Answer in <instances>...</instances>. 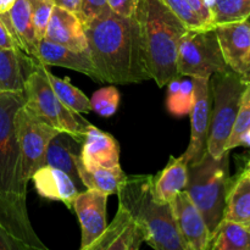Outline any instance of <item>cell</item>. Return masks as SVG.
I'll return each instance as SVG.
<instances>
[{"instance_id": "4dcf8cb0", "label": "cell", "mask_w": 250, "mask_h": 250, "mask_svg": "<svg viewBox=\"0 0 250 250\" xmlns=\"http://www.w3.org/2000/svg\"><path fill=\"white\" fill-rule=\"evenodd\" d=\"M93 111L102 117H111L120 105V92L115 85L103 87L93 93L90 99Z\"/></svg>"}, {"instance_id": "8992f818", "label": "cell", "mask_w": 250, "mask_h": 250, "mask_svg": "<svg viewBox=\"0 0 250 250\" xmlns=\"http://www.w3.org/2000/svg\"><path fill=\"white\" fill-rule=\"evenodd\" d=\"M46 66L39 63L24 85V105L60 132H66L78 141L84 138L89 122L60 102L45 73Z\"/></svg>"}, {"instance_id": "4fadbf2b", "label": "cell", "mask_w": 250, "mask_h": 250, "mask_svg": "<svg viewBox=\"0 0 250 250\" xmlns=\"http://www.w3.org/2000/svg\"><path fill=\"white\" fill-rule=\"evenodd\" d=\"M146 242V232L128 210L119 205L111 224L88 250H138Z\"/></svg>"}, {"instance_id": "5bb4252c", "label": "cell", "mask_w": 250, "mask_h": 250, "mask_svg": "<svg viewBox=\"0 0 250 250\" xmlns=\"http://www.w3.org/2000/svg\"><path fill=\"white\" fill-rule=\"evenodd\" d=\"M107 197L102 192L85 189L78 193L73 210L81 225V250H88L106 227Z\"/></svg>"}, {"instance_id": "1f68e13d", "label": "cell", "mask_w": 250, "mask_h": 250, "mask_svg": "<svg viewBox=\"0 0 250 250\" xmlns=\"http://www.w3.org/2000/svg\"><path fill=\"white\" fill-rule=\"evenodd\" d=\"M29 4H31L32 21H33L37 39L41 41L45 37L46 27L55 2L53 0H29Z\"/></svg>"}, {"instance_id": "d6986e66", "label": "cell", "mask_w": 250, "mask_h": 250, "mask_svg": "<svg viewBox=\"0 0 250 250\" xmlns=\"http://www.w3.org/2000/svg\"><path fill=\"white\" fill-rule=\"evenodd\" d=\"M36 58L45 66H59L68 70L77 71L93 80L99 81L97 70L93 65L89 49L84 51H75L66 46L56 44L49 39L39 41Z\"/></svg>"}, {"instance_id": "8d00e7d4", "label": "cell", "mask_w": 250, "mask_h": 250, "mask_svg": "<svg viewBox=\"0 0 250 250\" xmlns=\"http://www.w3.org/2000/svg\"><path fill=\"white\" fill-rule=\"evenodd\" d=\"M10 48H19V45H17L16 41H15V38L12 37L11 32L9 31L7 26L5 24L4 20L0 16V49Z\"/></svg>"}, {"instance_id": "83f0119b", "label": "cell", "mask_w": 250, "mask_h": 250, "mask_svg": "<svg viewBox=\"0 0 250 250\" xmlns=\"http://www.w3.org/2000/svg\"><path fill=\"white\" fill-rule=\"evenodd\" d=\"M45 73L54 93L65 106L77 114H88L89 111H92L90 99H88L87 95L82 90L75 87L68 78L56 77L46 68Z\"/></svg>"}, {"instance_id": "9a60e30c", "label": "cell", "mask_w": 250, "mask_h": 250, "mask_svg": "<svg viewBox=\"0 0 250 250\" xmlns=\"http://www.w3.org/2000/svg\"><path fill=\"white\" fill-rule=\"evenodd\" d=\"M214 29L227 66L242 75L247 67L246 58L250 51V22L246 20L217 24Z\"/></svg>"}, {"instance_id": "836d02e7", "label": "cell", "mask_w": 250, "mask_h": 250, "mask_svg": "<svg viewBox=\"0 0 250 250\" xmlns=\"http://www.w3.org/2000/svg\"><path fill=\"white\" fill-rule=\"evenodd\" d=\"M111 11L107 4V0H81L78 19L85 26L89 22L103 17Z\"/></svg>"}, {"instance_id": "6da1fadb", "label": "cell", "mask_w": 250, "mask_h": 250, "mask_svg": "<svg viewBox=\"0 0 250 250\" xmlns=\"http://www.w3.org/2000/svg\"><path fill=\"white\" fill-rule=\"evenodd\" d=\"M84 31L99 82L131 84L151 80L136 16L110 11L85 24Z\"/></svg>"}, {"instance_id": "f546056e", "label": "cell", "mask_w": 250, "mask_h": 250, "mask_svg": "<svg viewBox=\"0 0 250 250\" xmlns=\"http://www.w3.org/2000/svg\"><path fill=\"white\" fill-rule=\"evenodd\" d=\"M250 128V85L247 84L243 94L241 98L238 112H237L236 121H234L233 128H232L229 138L226 143V150L229 151L232 149L239 146V141L242 136Z\"/></svg>"}, {"instance_id": "d6a6232c", "label": "cell", "mask_w": 250, "mask_h": 250, "mask_svg": "<svg viewBox=\"0 0 250 250\" xmlns=\"http://www.w3.org/2000/svg\"><path fill=\"white\" fill-rule=\"evenodd\" d=\"M168 9L187 26L188 29H203L212 28L208 26L197 14L192 10L186 0H163Z\"/></svg>"}, {"instance_id": "b9f144b4", "label": "cell", "mask_w": 250, "mask_h": 250, "mask_svg": "<svg viewBox=\"0 0 250 250\" xmlns=\"http://www.w3.org/2000/svg\"><path fill=\"white\" fill-rule=\"evenodd\" d=\"M246 65H247V66L250 65V51H249L248 56H247V58H246Z\"/></svg>"}, {"instance_id": "277c9868", "label": "cell", "mask_w": 250, "mask_h": 250, "mask_svg": "<svg viewBox=\"0 0 250 250\" xmlns=\"http://www.w3.org/2000/svg\"><path fill=\"white\" fill-rule=\"evenodd\" d=\"M229 188V151L220 158L207 151L198 163L188 165L185 190L204 217L211 239L224 220Z\"/></svg>"}, {"instance_id": "4316f807", "label": "cell", "mask_w": 250, "mask_h": 250, "mask_svg": "<svg viewBox=\"0 0 250 250\" xmlns=\"http://www.w3.org/2000/svg\"><path fill=\"white\" fill-rule=\"evenodd\" d=\"M167 109L176 116L189 115L194 103V83L192 77L182 78L177 75L167 83Z\"/></svg>"}, {"instance_id": "60d3db41", "label": "cell", "mask_w": 250, "mask_h": 250, "mask_svg": "<svg viewBox=\"0 0 250 250\" xmlns=\"http://www.w3.org/2000/svg\"><path fill=\"white\" fill-rule=\"evenodd\" d=\"M242 78L244 80V82L247 83V84L250 85V65L247 66L246 68H244V71L242 72Z\"/></svg>"}, {"instance_id": "e575fe53", "label": "cell", "mask_w": 250, "mask_h": 250, "mask_svg": "<svg viewBox=\"0 0 250 250\" xmlns=\"http://www.w3.org/2000/svg\"><path fill=\"white\" fill-rule=\"evenodd\" d=\"M110 10L122 17H134L138 0H107Z\"/></svg>"}, {"instance_id": "d4e9b609", "label": "cell", "mask_w": 250, "mask_h": 250, "mask_svg": "<svg viewBox=\"0 0 250 250\" xmlns=\"http://www.w3.org/2000/svg\"><path fill=\"white\" fill-rule=\"evenodd\" d=\"M224 220L248 225L250 222V171L246 170L229 185Z\"/></svg>"}, {"instance_id": "d590c367", "label": "cell", "mask_w": 250, "mask_h": 250, "mask_svg": "<svg viewBox=\"0 0 250 250\" xmlns=\"http://www.w3.org/2000/svg\"><path fill=\"white\" fill-rule=\"evenodd\" d=\"M188 2L193 11L210 27H214L212 24V12L210 9V5L207 0H186Z\"/></svg>"}, {"instance_id": "603a6c76", "label": "cell", "mask_w": 250, "mask_h": 250, "mask_svg": "<svg viewBox=\"0 0 250 250\" xmlns=\"http://www.w3.org/2000/svg\"><path fill=\"white\" fill-rule=\"evenodd\" d=\"M188 181V163L185 155L170 156L167 165L153 176V195L161 204H171L176 195L185 190Z\"/></svg>"}, {"instance_id": "cb8c5ba5", "label": "cell", "mask_w": 250, "mask_h": 250, "mask_svg": "<svg viewBox=\"0 0 250 250\" xmlns=\"http://www.w3.org/2000/svg\"><path fill=\"white\" fill-rule=\"evenodd\" d=\"M76 166H77L81 182L84 186L85 189L98 190L106 195L117 194L127 177L120 166L111 168L98 167V166L85 168L81 160V156H78L76 160Z\"/></svg>"}, {"instance_id": "f35d334b", "label": "cell", "mask_w": 250, "mask_h": 250, "mask_svg": "<svg viewBox=\"0 0 250 250\" xmlns=\"http://www.w3.org/2000/svg\"><path fill=\"white\" fill-rule=\"evenodd\" d=\"M16 0H0V15L7 14L14 6Z\"/></svg>"}, {"instance_id": "8fae6325", "label": "cell", "mask_w": 250, "mask_h": 250, "mask_svg": "<svg viewBox=\"0 0 250 250\" xmlns=\"http://www.w3.org/2000/svg\"><path fill=\"white\" fill-rule=\"evenodd\" d=\"M194 83V103L190 110V141L183 153L188 165L198 163L207 153L208 134L211 112L210 77H192Z\"/></svg>"}, {"instance_id": "7a4b0ae2", "label": "cell", "mask_w": 250, "mask_h": 250, "mask_svg": "<svg viewBox=\"0 0 250 250\" xmlns=\"http://www.w3.org/2000/svg\"><path fill=\"white\" fill-rule=\"evenodd\" d=\"M136 19L150 78L163 88L178 75V45L188 28L163 0H138Z\"/></svg>"}, {"instance_id": "e0dca14e", "label": "cell", "mask_w": 250, "mask_h": 250, "mask_svg": "<svg viewBox=\"0 0 250 250\" xmlns=\"http://www.w3.org/2000/svg\"><path fill=\"white\" fill-rule=\"evenodd\" d=\"M81 160L85 168L120 166V146L111 134L89 124L81 146Z\"/></svg>"}, {"instance_id": "484cf974", "label": "cell", "mask_w": 250, "mask_h": 250, "mask_svg": "<svg viewBox=\"0 0 250 250\" xmlns=\"http://www.w3.org/2000/svg\"><path fill=\"white\" fill-rule=\"evenodd\" d=\"M209 249L250 250V231L247 225L222 220L214 234Z\"/></svg>"}, {"instance_id": "ee69618b", "label": "cell", "mask_w": 250, "mask_h": 250, "mask_svg": "<svg viewBox=\"0 0 250 250\" xmlns=\"http://www.w3.org/2000/svg\"><path fill=\"white\" fill-rule=\"evenodd\" d=\"M247 226H248V229H249V231H250V222H249L248 225H247Z\"/></svg>"}, {"instance_id": "5b68a950", "label": "cell", "mask_w": 250, "mask_h": 250, "mask_svg": "<svg viewBox=\"0 0 250 250\" xmlns=\"http://www.w3.org/2000/svg\"><path fill=\"white\" fill-rule=\"evenodd\" d=\"M247 83L239 73L229 68L210 77V95L212 105L207 150L214 158H220L226 150L241 98Z\"/></svg>"}, {"instance_id": "ba28073f", "label": "cell", "mask_w": 250, "mask_h": 250, "mask_svg": "<svg viewBox=\"0 0 250 250\" xmlns=\"http://www.w3.org/2000/svg\"><path fill=\"white\" fill-rule=\"evenodd\" d=\"M214 27L188 29L178 45L177 72L185 77H211L229 70Z\"/></svg>"}, {"instance_id": "44dd1931", "label": "cell", "mask_w": 250, "mask_h": 250, "mask_svg": "<svg viewBox=\"0 0 250 250\" xmlns=\"http://www.w3.org/2000/svg\"><path fill=\"white\" fill-rule=\"evenodd\" d=\"M82 142L66 132H59L50 141L45 151V165L53 166L67 173L80 192L85 190L78 176L76 160L81 154ZM44 165V166H45Z\"/></svg>"}, {"instance_id": "f1b7e54d", "label": "cell", "mask_w": 250, "mask_h": 250, "mask_svg": "<svg viewBox=\"0 0 250 250\" xmlns=\"http://www.w3.org/2000/svg\"><path fill=\"white\" fill-rule=\"evenodd\" d=\"M209 5L214 27L250 19V0H209Z\"/></svg>"}, {"instance_id": "3957f363", "label": "cell", "mask_w": 250, "mask_h": 250, "mask_svg": "<svg viewBox=\"0 0 250 250\" xmlns=\"http://www.w3.org/2000/svg\"><path fill=\"white\" fill-rule=\"evenodd\" d=\"M119 205L146 232V242L156 250H188L172 214L171 204H161L153 195V176H127L117 192Z\"/></svg>"}, {"instance_id": "ac0fdd59", "label": "cell", "mask_w": 250, "mask_h": 250, "mask_svg": "<svg viewBox=\"0 0 250 250\" xmlns=\"http://www.w3.org/2000/svg\"><path fill=\"white\" fill-rule=\"evenodd\" d=\"M44 38L75 51L88 49L84 26L77 15L58 5L53 7Z\"/></svg>"}, {"instance_id": "52a82bcc", "label": "cell", "mask_w": 250, "mask_h": 250, "mask_svg": "<svg viewBox=\"0 0 250 250\" xmlns=\"http://www.w3.org/2000/svg\"><path fill=\"white\" fill-rule=\"evenodd\" d=\"M24 104L23 93L0 92V189L27 197L15 116Z\"/></svg>"}, {"instance_id": "9c48e42d", "label": "cell", "mask_w": 250, "mask_h": 250, "mask_svg": "<svg viewBox=\"0 0 250 250\" xmlns=\"http://www.w3.org/2000/svg\"><path fill=\"white\" fill-rule=\"evenodd\" d=\"M16 136L21 151L22 177L27 183L38 168L45 165V151L59 129L22 105L15 116Z\"/></svg>"}, {"instance_id": "ab89813d", "label": "cell", "mask_w": 250, "mask_h": 250, "mask_svg": "<svg viewBox=\"0 0 250 250\" xmlns=\"http://www.w3.org/2000/svg\"><path fill=\"white\" fill-rule=\"evenodd\" d=\"M239 146H250V128L242 136L239 141Z\"/></svg>"}, {"instance_id": "ffe728a7", "label": "cell", "mask_w": 250, "mask_h": 250, "mask_svg": "<svg viewBox=\"0 0 250 250\" xmlns=\"http://www.w3.org/2000/svg\"><path fill=\"white\" fill-rule=\"evenodd\" d=\"M31 180L41 197L61 202L70 210L73 209V202L80 189L67 173L53 166L45 165L38 168L32 175Z\"/></svg>"}, {"instance_id": "7bdbcfd3", "label": "cell", "mask_w": 250, "mask_h": 250, "mask_svg": "<svg viewBox=\"0 0 250 250\" xmlns=\"http://www.w3.org/2000/svg\"><path fill=\"white\" fill-rule=\"evenodd\" d=\"M246 170H248V171H250V159H249L248 164H247V168H246Z\"/></svg>"}, {"instance_id": "f6af8a7d", "label": "cell", "mask_w": 250, "mask_h": 250, "mask_svg": "<svg viewBox=\"0 0 250 250\" xmlns=\"http://www.w3.org/2000/svg\"><path fill=\"white\" fill-rule=\"evenodd\" d=\"M207 1H208V4H209V0H207Z\"/></svg>"}, {"instance_id": "2e32d148", "label": "cell", "mask_w": 250, "mask_h": 250, "mask_svg": "<svg viewBox=\"0 0 250 250\" xmlns=\"http://www.w3.org/2000/svg\"><path fill=\"white\" fill-rule=\"evenodd\" d=\"M39 63L20 48L0 49V92L24 93L27 80Z\"/></svg>"}, {"instance_id": "7c38bea8", "label": "cell", "mask_w": 250, "mask_h": 250, "mask_svg": "<svg viewBox=\"0 0 250 250\" xmlns=\"http://www.w3.org/2000/svg\"><path fill=\"white\" fill-rule=\"evenodd\" d=\"M176 226L188 250H207L211 243L204 217L186 190L178 193L171 203Z\"/></svg>"}, {"instance_id": "7402d4cb", "label": "cell", "mask_w": 250, "mask_h": 250, "mask_svg": "<svg viewBox=\"0 0 250 250\" xmlns=\"http://www.w3.org/2000/svg\"><path fill=\"white\" fill-rule=\"evenodd\" d=\"M0 16L11 32L19 48L36 58L39 41L37 39L32 21L29 0H16L11 10Z\"/></svg>"}, {"instance_id": "74e56055", "label": "cell", "mask_w": 250, "mask_h": 250, "mask_svg": "<svg viewBox=\"0 0 250 250\" xmlns=\"http://www.w3.org/2000/svg\"><path fill=\"white\" fill-rule=\"evenodd\" d=\"M55 2V5L58 6L63 7V9L68 10V11L73 12V14L78 15V11H80V5L81 0H53Z\"/></svg>"}, {"instance_id": "30bf717a", "label": "cell", "mask_w": 250, "mask_h": 250, "mask_svg": "<svg viewBox=\"0 0 250 250\" xmlns=\"http://www.w3.org/2000/svg\"><path fill=\"white\" fill-rule=\"evenodd\" d=\"M27 197L0 189V250H46L32 227Z\"/></svg>"}]
</instances>
